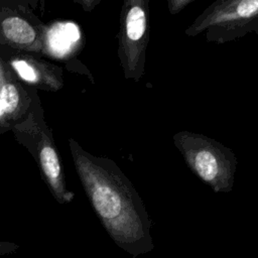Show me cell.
<instances>
[{"label": "cell", "mask_w": 258, "mask_h": 258, "mask_svg": "<svg viewBox=\"0 0 258 258\" xmlns=\"http://www.w3.org/2000/svg\"><path fill=\"white\" fill-rule=\"evenodd\" d=\"M69 147L86 196L113 242L133 258L152 251L151 220L129 178L115 161L93 155L75 139L69 138Z\"/></svg>", "instance_id": "cell-1"}, {"label": "cell", "mask_w": 258, "mask_h": 258, "mask_svg": "<svg viewBox=\"0 0 258 258\" xmlns=\"http://www.w3.org/2000/svg\"><path fill=\"white\" fill-rule=\"evenodd\" d=\"M11 132L15 140L24 146L36 161L41 177L54 200L61 204L71 203L75 194L67 187L63 166L52 136V131L44 120L43 109L34 90L31 105L25 117L16 123Z\"/></svg>", "instance_id": "cell-2"}, {"label": "cell", "mask_w": 258, "mask_h": 258, "mask_svg": "<svg viewBox=\"0 0 258 258\" xmlns=\"http://www.w3.org/2000/svg\"><path fill=\"white\" fill-rule=\"evenodd\" d=\"M173 144L188 168L217 194L233 188L238 160L232 149L201 133L176 132Z\"/></svg>", "instance_id": "cell-3"}, {"label": "cell", "mask_w": 258, "mask_h": 258, "mask_svg": "<svg viewBox=\"0 0 258 258\" xmlns=\"http://www.w3.org/2000/svg\"><path fill=\"white\" fill-rule=\"evenodd\" d=\"M258 34V0H217L185 28L187 36L205 34L208 42L224 44Z\"/></svg>", "instance_id": "cell-4"}, {"label": "cell", "mask_w": 258, "mask_h": 258, "mask_svg": "<svg viewBox=\"0 0 258 258\" xmlns=\"http://www.w3.org/2000/svg\"><path fill=\"white\" fill-rule=\"evenodd\" d=\"M149 1L125 0L122 4L117 33V54L126 80L139 82L145 72L149 42Z\"/></svg>", "instance_id": "cell-5"}, {"label": "cell", "mask_w": 258, "mask_h": 258, "mask_svg": "<svg viewBox=\"0 0 258 258\" xmlns=\"http://www.w3.org/2000/svg\"><path fill=\"white\" fill-rule=\"evenodd\" d=\"M0 55L17 78L32 89L58 91L64 84L62 69L36 53L0 47Z\"/></svg>", "instance_id": "cell-6"}, {"label": "cell", "mask_w": 258, "mask_h": 258, "mask_svg": "<svg viewBox=\"0 0 258 258\" xmlns=\"http://www.w3.org/2000/svg\"><path fill=\"white\" fill-rule=\"evenodd\" d=\"M24 9L0 3V47L40 54L45 26L32 23L30 16L24 15Z\"/></svg>", "instance_id": "cell-7"}, {"label": "cell", "mask_w": 258, "mask_h": 258, "mask_svg": "<svg viewBox=\"0 0 258 258\" xmlns=\"http://www.w3.org/2000/svg\"><path fill=\"white\" fill-rule=\"evenodd\" d=\"M35 89H27L0 55V133L11 131L31 105Z\"/></svg>", "instance_id": "cell-8"}, {"label": "cell", "mask_w": 258, "mask_h": 258, "mask_svg": "<svg viewBox=\"0 0 258 258\" xmlns=\"http://www.w3.org/2000/svg\"><path fill=\"white\" fill-rule=\"evenodd\" d=\"M82 31L73 21H57L44 27L42 53L52 58L64 59L80 49Z\"/></svg>", "instance_id": "cell-9"}, {"label": "cell", "mask_w": 258, "mask_h": 258, "mask_svg": "<svg viewBox=\"0 0 258 258\" xmlns=\"http://www.w3.org/2000/svg\"><path fill=\"white\" fill-rule=\"evenodd\" d=\"M195 0H168L167 8L170 15H175L184 9L187 5L192 3Z\"/></svg>", "instance_id": "cell-10"}, {"label": "cell", "mask_w": 258, "mask_h": 258, "mask_svg": "<svg viewBox=\"0 0 258 258\" xmlns=\"http://www.w3.org/2000/svg\"><path fill=\"white\" fill-rule=\"evenodd\" d=\"M18 249H19L18 244L10 241L0 240V256L14 254Z\"/></svg>", "instance_id": "cell-11"}, {"label": "cell", "mask_w": 258, "mask_h": 258, "mask_svg": "<svg viewBox=\"0 0 258 258\" xmlns=\"http://www.w3.org/2000/svg\"><path fill=\"white\" fill-rule=\"evenodd\" d=\"M75 2L78 3V4H80V5L83 7V9H84L85 11H88V12H89V11H92V10L95 8V6L100 3L99 0H81V1L76 0Z\"/></svg>", "instance_id": "cell-12"}]
</instances>
